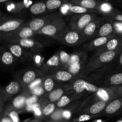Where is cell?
<instances>
[{
  "label": "cell",
  "instance_id": "1",
  "mask_svg": "<svg viewBox=\"0 0 122 122\" xmlns=\"http://www.w3.org/2000/svg\"><path fill=\"white\" fill-rule=\"evenodd\" d=\"M122 51V48L116 51H104L101 52L98 51L96 54L94 55L89 60L88 64H86L85 71L91 72L101 69L106 64L113 61L117 56H119Z\"/></svg>",
  "mask_w": 122,
  "mask_h": 122
},
{
  "label": "cell",
  "instance_id": "2",
  "mask_svg": "<svg viewBox=\"0 0 122 122\" xmlns=\"http://www.w3.org/2000/svg\"><path fill=\"white\" fill-rule=\"evenodd\" d=\"M67 28L66 23L64 19L60 15L56 14V16L47 25L38 31L36 34L52 37L57 40L60 35Z\"/></svg>",
  "mask_w": 122,
  "mask_h": 122
},
{
  "label": "cell",
  "instance_id": "3",
  "mask_svg": "<svg viewBox=\"0 0 122 122\" xmlns=\"http://www.w3.org/2000/svg\"><path fill=\"white\" fill-rule=\"evenodd\" d=\"M57 40L68 46H76L85 40L82 31L67 28L59 36Z\"/></svg>",
  "mask_w": 122,
  "mask_h": 122
},
{
  "label": "cell",
  "instance_id": "4",
  "mask_svg": "<svg viewBox=\"0 0 122 122\" xmlns=\"http://www.w3.org/2000/svg\"><path fill=\"white\" fill-rule=\"evenodd\" d=\"M95 18L92 13H85L73 16L70 20V29L82 31L85 27Z\"/></svg>",
  "mask_w": 122,
  "mask_h": 122
},
{
  "label": "cell",
  "instance_id": "5",
  "mask_svg": "<svg viewBox=\"0 0 122 122\" xmlns=\"http://www.w3.org/2000/svg\"><path fill=\"white\" fill-rule=\"evenodd\" d=\"M35 35H36V32H35L32 29L26 25L12 33L1 35V36L4 39V40L7 41L11 39L31 38Z\"/></svg>",
  "mask_w": 122,
  "mask_h": 122
},
{
  "label": "cell",
  "instance_id": "6",
  "mask_svg": "<svg viewBox=\"0 0 122 122\" xmlns=\"http://www.w3.org/2000/svg\"><path fill=\"white\" fill-rule=\"evenodd\" d=\"M24 21L21 19H11L4 21L0 25L1 35L10 33L23 26Z\"/></svg>",
  "mask_w": 122,
  "mask_h": 122
},
{
  "label": "cell",
  "instance_id": "7",
  "mask_svg": "<svg viewBox=\"0 0 122 122\" xmlns=\"http://www.w3.org/2000/svg\"><path fill=\"white\" fill-rule=\"evenodd\" d=\"M56 15V14H52L42 17L35 18L29 21L26 25L32 29L35 32H36V34L38 31L40 30L45 25H47Z\"/></svg>",
  "mask_w": 122,
  "mask_h": 122
},
{
  "label": "cell",
  "instance_id": "8",
  "mask_svg": "<svg viewBox=\"0 0 122 122\" xmlns=\"http://www.w3.org/2000/svg\"><path fill=\"white\" fill-rule=\"evenodd\" d=\"M6 41L11 44H17L21 47L28 49H39L42 47V45L38 42L32 38H21V39H11Z\"/></svg>",
  "mask_w": 122,
  "mask_h": 122
},
{
  "label": "cell",
  "instance_id": "9",
  "mask_svg": "<svg viewBox=\"0 0 122 122\" xmlns=\"http://www.w3.org/2000/svg\"><path fill=\"white\" fill-rule=\"evenodd\" d=\"M100 23L101 21L99 18H95L85 27L82 32L85 39H91L95 36L100 26Z\"/></svg>",
  "mask_w": 122,
  "mask_h": 122
},
{
  "label": "cell",
  "instance_id": "10",
  "mask_svg": "<svg viewBox=\"0 0 122 122\" xmlns=\"http://www.w3.org/2000/svg\"><path fill=\"white\" fill-rule=\"evenodd\" d=\"M122 48V38L114 35L102 47L100 48L98 52L104 51H116Z\"/></svg>",
  "mask_w": 122,
  "mask_h": 122
},
{
  "label": "cell",
  "instance_id": "11",
  "mask_svg": "<svg viewBox=\"0 0 122 122\" xmlns=\"http://www.w3.org/2000/svg\"><path fill=\"white\" fill-rule=\"evenodd\" d=\"M114 35H115L113 34L108 36H98L91 42L85 45L84 48L87 50H94L96 48H100L104 46L108 41Z\"/></svg>",
  "mask_w": 122,
  "mask_h": 122
},
{
  "label": "cell",
  "instance_id": "12",
  "mask_svg": "<svg viewBox=\"0 0 122 122\" xmlns=\"http://www.w3.org/2000/svg\"><path fill=\"white\" fill-rule=\"evenodd\" d=\"M31 94V93L29 94H21L15 97L12 101V107L17 111H21L25 109L26 99Z\"/></svg>",
  "mask_w": 122,
  "mask_h": 122
},
{
  "label": "cell",
  "instance_id": "13",
  "mask_svg": "<svg viewBox=\"0 0 122 122\" xmlns=\"http://www.w3.org/2000/svg\"><path fill=\"white\" fill-rule=\"evenodd\" d=\"M122 106V98L113 100L108 104L104 109V113L106 114H113L116 113Z\"/></svg>",
  "mask_w": 122,
  "mask_h": 122
},
{
  "label": "cell",
  "instance_id": "14",
  "mask_svg": "<svg viewBox=\"0 0 122 122\" xmlns=\"http://www.w3.org/2000/svg\"><path fill=\"white\" fill-rule=\"evenodd\" d=\"M38 72L33 70H27L24 73L21 77V84L28 88L37 78Z\"/></svg>",
  "mask_w": 122,
  "mask_h": 122
},
{
  "label": "cell",
  "instance_id": "15",
  "mask_svg": "<svg viewBox=\"0 0 122 122\" xmlns=\"http://www.w3.org/2000/svg\"><path fill=\"white\" fill-rule=\"evenodd\" d=\"M107 104V101L102 100H100L93 104L88 108V113L91 115H96L99 114L106 108Z\"/></svg>",
  "mask_w": 122,
  "mask_h": 122
},
{
  "label": "cell",
  "instance_id": "16",
  "mask_svg": "<svg viewBox=\"0 0 122 122\" xmlns=\"http://www.w3.org/2000/svg\"><path fill=\"white\" fill-rule=\"evenodd\" d=\"M113 32H114L113 23L107 22L100 26L97 34L98 36H108L113 35Z\"/></svg>",
  "mask_w": 122,
  "mask_h": 122
},
{
  "label": "cell",
  "instance_id": "17",
  "mask_svg": "<svg viewBox=\"0 0 122 122\" xmlns=\"http://www.w3.org/2000/svg\"><path fill=\"white\" fill-rule=\"evenodd\" d=\"M54 78L60 82H69L74 78L75 75L67 70H59L56 71L53 75Z\"/></svg>",
  "mask_w": 122,
  "mask_h": 122
},
{
  "label": "cell",
  "instance_id": "18",
  "mask_svg": "<svg viewBox=\"0 0 122 122\" xmlns=\"http://www.w3.org/2000/svg\"><path fill=\"white\" fill-rule=\"evenodd\" d=\"M75 4L80 5L89 10H97L100 1L98 0H71Z\"/></svg>",
  "mask_w": 122,
  "mask_h": 122
},
{
  "label": "cell",
  "instance_id": "19",
  "mask_svg": "<svg viewBox=\"0 0 122 122\" xmlns=\"http://www.w3.org/2000/svg\"><path fill=\"white\" fill-rule=\"evenodd\" d=\"M21 87V83L16 81H12L5 88L4 92L8 96H14L20 91Z\"/></svg>",
  "mask_w": 122,
  "mask_h": 122
},
{
  "label": "cell",
  "instance_id": "20",
  "mask_svg": "<svg viewBox=\"0 0 122 122\" xmlns=\"http://www.w3.org/2000/svg\"><path fill=\"white\" fill-rule=\"evenodd\" d=\"M104 81L105 83L108 85L118 86L122 85V71L108 76Z\"/></svg>",
  "mask_w": 122,
  "mask_h": 122
},
{
  "label": "cell",
  "instance_id": "21",
  "mask_svg": "<svg viewBox=\"0 0 122 122\" xmlns=\"http://www.w3.org/2000/svg\"><path fill=\"white\" fill-rule=\"evenodd\" d=\"M47 8L45 2L39 1L35 2L29 7V11L33 15H39L46 12Z\"/></svg>",
  "mask_w": 122,
  "mask_h": 122
},
{
  "label": "cell",
  "instance_id": "22",
  "mask_svg": "<svg viewBox=\"0 0 122 122\" xmlns=\"http://www.w3.org/2000/svg\"><path fill=\"white\" fill-rule=\"evenodd\" d=\"M64 89L62 88H58L54 89L51 92H50L48 96V99L51 102H57L62 96L64 95Z\"/></svg>",
  "mask_w": 122,
  "mask_h": 122
},
{
  "label": "cell",
  "instance_id": "23",
  "mask_svg": "<svg viewBox=\"0 0 122 122\" xmlns=\"http://www.w3.org/2000/svg\"><path fill=\"white\" fill-rule=\"evenodd\" d=\"M45 4L48 10H54L61 8L64 4L67 3V0H45Z\"/></svg>",
  "mask_w": 122,
  "mask_h": 122
},
{
  "label": "cell",
  "instance_id": "24",
  "mask_svg": "<svg viewBox=\"0 0 122 122\" xmlns=\"http://www.w3.org/2000/svg\"><path fill=\"white\" fill-rule=\"evenodd\" d=\"M60 66V61L59 53H57L54 55L52 57L50 58L44 65V68L45 69H52L54 67H57Z\"/></svg>",
  "mask_w": 122,
  "mask_h": 122
},
{
  "label": "cell",
  "instance_id": "25",
  "mask_svg": "<svg viewBox=\"0 0 122 122\" xmlns=\"http://www.w3.org/2000/svg\"><path fill=\"white\" fill-rule=\"evenodd\" d=\"M86 81L82 79H78L73 82L72 85L73 90L76 94H81L86 91L85 84Z\"/></svg>",
  "mask_w": 122,
  "mask_h": 122
},
{
  "label": "cell",
  "instance_id": "26",
  "mask_svg": "<svg viewBox=\"0 0 122 122\" xmlns=\"http://www.w3.org/2000/svg\"><path fill=\"white\" fill-rule=\"evenodd\" d=\"M86 55L84 53L77 52V53L73 54L70 55V60H69L68 64L66 66V67L77 64L84 60H86Z\"/></svg>",
  "mask_w": 122,
  "mask_h": 122
},
{
  "label": "cell",
  "instance_id": "27",
  "mask_svg": "<svg viewBox=\"0 0 122 122\" xmlns=\"http://www.w3.org/2000/svg\"><path fill=\"white\" fill-rule=\"evenodd\" d=\"M85 64L86 60H84L82 61L79 62V63H77V64L69 66H67L66 67L67 69V70H69L71 73H72L73 75L76 76V75H77L82 70V69H83V67H84V66Z\"/></svg>",
  "mask_w": 122,
  "mask_h": 122
},
{
  "label": "cell",
  "instance_id": "28",
  "mask_svg": "<svg viewBox=\"0 0 122 122\" xmlns=\"http://www.w3.org/2000/svg\"><path fill=\"white\" fill-rule=\"evenodd\" d=\"M9 51L12 53V54L17 58H20L23 56L22 47L20 45L17 44H12L8 45Z\"/></svg>",
  "mask_w": 122,
  "mask_h": 122
},
{
  "label": "cell",
  "instance_id": "29",
  "mask_svg": "<svg viewBox=\"0 0 122 122\" xmlns=\"http://www.w3.org/2000/svg\"><path fill=\"white\" fill-rule=\"evenodd\" d=\"M42 86L46 93H50L54 88L55 83L54 79L51 77H46L42 82Z\"/></svg>",
  "mask_w": 122,
  "mask_h": 122
},
{
  "label": "cell",
  "instance_id": "30",
  "mask_svg": "<svg viewBox=\"0 0 122 122\" xmlns=\"http://www.w3.org/2000/svg\"><path fill=\"white\" fill-rule=\"evenodd\" d=\"M14 57L10 51H5L1 55V61L4 65H11L14 62Z\"/></svg>",
  "mask_w": 122,
  "mask_h": 122
},
{
  "label": "cell",
  "instance_id": "31",
  "mask_svg": "<svg viewBox=\"0 0 122 122\" xmlns=\"http://www.w3.org/2000/svg\"><path fill=\"white\" fill-rule=\"evenodd\" d=\"M56 110V105L54 102H49L42 108V117L50 116Z\"/></svg>",
  "mask_w": 122,
  "mask_h": 122
},
{
  "label": "cell",
  "instance_id": "32",
  "mask_svg": "<svg viewBox=\"0 0 122 122\" xmlns=\"http://www.w3.org/2000/svg\"><path fill=\"white\" fill-rule=\"evenodd\" d=\"M69 11L71 13L76 14H82L89 12V10L77 4H70Z\"/></svg>",
  "mask_w": 122,
  "mask_h": 122
},
{
  "label": "cell",
  "instance_id": "33",
  "mask_svg": "<svg viewBox=\"0 0 122 122\" xmlns=\"http://www.w3.org/2000/svg\"><path fill=\"white\" fill-rule=\"evenodd\" d=\"M101 13L104 14H110L113 12V8L112 5L107 2H100L98 9Z\"/></svg>",
  "mask_w": 122,
  "mask_h": 122
},
{
  "label": "cell",
  "instance_id": "34",
  "mask_svg": "<svg viewBox=\"0 0 122 122\" xmlns=\"http://www.w3.org/2000/svg\"><path fill=\"white\" fill-rule=\"evenodd\" d=\"M71 101V98L69 97L67 95H64L61 97V98L58 100L56 103V106L58 108H61L63 107H65L67 105L70 103Z\"/></svg>",
  "mask_w": 122,
  "mask_h": 122
},
{
  "label": "cell",
  "instance_id": "35",
  "mask_svg": "<svg viewBox=\"0 0 122 122\" xmlns=\"http://www.w3.org/2000/svg\"><path fill=\"white\" fill-rule=\"evenodd\" d=\"M5 114L10 119H11V120L13 122H20V119H19L18 112L16 110L13 108V107H12V108L7 110Z\"/></svg>",
  "mask_w": 122,
  "mask_h": 122
},
{
  "label": "cell",
  "instance_id": "36",
  "mask_svg": "<svg viewBox=\"0 0 122 122\" xmlns=\"http://www.w3.org/2000/svg\"><path fill=\"white\" fill-rule=\"evenodd\" d=\"M60 66H66L69 63L70 58V55L64 51H61L59 52Z\"/></svg>",
  "mask_w": 122,
  "mask_h": 122
},
{
  "label": "cell",
  "instance_id": "37",
  "mask_svg": "<svg viewBox=\"0 0 122 122\" xmlns=\"http://www.w3.org/2000/svg\"><path fill=\"white\" fill-rule=\"evenodd\" d=\"M63 110L60 109V108L55 110V112L50 116L51 120L57 122H61L63 120H64L63 117Z\"/></svg>",
  "mask_w": 122,
  "mask_h": 122
},
{
  "label": "cell",
  "instance_id": "38",
  "mask_svg": "<svg viewBox=\"0 0 122 122\" xmlns=\"http://www.w3.org/2000/svg\"><path fill=\"white\" fill-rule=\"evenodd\" d=\"M30 92L31 94H32V95H36V96L38 97H40L41 96V95H44L45 90H44V88H43L42 85H41L37 86L33 88V89L30 90Z\"/></svg>",
  "mask_w": 122,
  "mask_h": 122
},
{
  "label": "cell",
  "instance_id": "39",
  "mask_svg": "<svg viewBox=\"0 0 122 122\" xmlns=\"http://www.w3.org/2000/svg\"><path fill=\"white\" fill-rule=\"evenodd\" d=\"M38 102H39V97L31 94L26 99V107L31 106V105L35 104Z\"/></svg>",
  "mask_w": 122,
  "mask_h": 122
},
{
  "label": "cell",
  "instance_id": "40",
  "mask_svg": "<svg viewBox=\"0 0 122 122\" xmlns=\"http://www.w3.org/2000/svg\"><path fill=\"white\" fill-rule=\"evenodd\" d=\"M85 88L86 91L89 92H92V93L97 92L100 89V88H98L96 85H95L92 84V83H89V82H87V81L86 82Z\"/></svg>",
  "mask_w": 122,
  "mask_h": 122
},
{
  "label": "cell",
  "instance_id": "41",
  "mask_svg": "<svg viewBox=\"0 0 122 122\" xmlns=\"http://www.w3.org/2000/svg\"><path fill=\"white\" fill-rule=\"evenodd\" d=\"M92 117H94V116L91 115V114H82L77 119H76L75 122H83L88 121V120H91Z\"/></svg>",
  "mask_w": 122,
  "mask_h": 122
},
{
  "label": "cell",
  "instance_id": "42",
  "mask_svg": "<svg viewBox=\"0 0 122 122\" xmlns=\"http://www.w3.org/2000/svg\"><path fill=\"white\" fill-rule=\"evenodd\" d=\"M114 27V32L119 35H122V22L117 21L113 23Z\"/></svg>",
  "mask_w": 122,
  "mask_h": 122
},
{
  "label": "cell",
  "instance_id": "43",
  "mask_svg": "<svg viewBox=\"0 0 122 122\" xmlns=\"http://www.w3.org/2000/svg\"><path fill=\"white\" fill-rule=\"evenodd\" d=\"M63 117L64 120H67L71 118V112L69 110H63Z\"/></svg>",
  "mask_w": 122,
  "mask_h": 122
},
{
  "label": "cell",
  "instance_id": "44",
  "mask_svg": "<svg viewBox=\"0 0 122 122\" xmlns=\"http://www.w3.org/2000/svg\"><path fill=\"white\" fill-rule=\"evenodd\" d=\"M113 19L117 21L122 22V14H113Z\"/></svg>",
  "mask_w": 122,
  "mask_h": 122
},
{
  "label": "cell",
  "instance_id": "45",
  "mask_svg": "<svg viewBox=\"0 0 122 122\" xmlns=\"http://www.w3.org/2000/svg\"><path fill=\"white\" fill-rule=\"evenodd\" d=\"M1 122H13L12 121L11 119H10L7 116L5 115L1 118Z\"/></svg>",
  "mask_w": 122,
  "mask_h": 122
},
{
  "label": "cell",
  "instance_id": "46",
  "mask_svg": "<svg viewBox=\"0 0 122 122\" xmlns=\"http://www.w3.org/2000/svg\"><path fill=\"white\" fill-rule=\"evenodd\" d=\"M118 63H119V65L122 66V51L120 53V54H119V60H118Z\"/></svg>",
  "mask_w": 122,
  "mask_h": 122
},
{
  "label": "cell",
  "instance_id": "47",
  "mask_svg": "<svg viewBox=\"0 0 122 122\" xmlns=\"http://www.w3.org/2000/svg\"><path fill=\"white\" fill-rule=\"evenodd\" d=\"M118 91H119V95L122 96V88H118Z\"/></svg>",
  "mask_w": 122,
  "mask_h": 122
},
{
  "label": "cell",
  "instance_id": "48",
  "mask_svg": "<svg viewBox=\"0 0 122 122\" xmlns=\"http://www.w3.org/2000/svg\"><path fill=\"white\" fill-rule=\"evenodd\" d=\"M29 122H41V121L38 119H35V120H32V121H30Z\"/></svg>",
  "mask_w": 122,
  "mask_h": 122
},
{
  "label": "cell",
  "instance_id": "49",
  "mask_svg": "<svg viewBox=\"0 0 122 122\" xmlns=\"http://www.w3.org/2000/svg\"><path fill=\"white\" fill-rule=\"evenodd\" d=\"M8 1V0H0V2L1 3H4V2H6Z\"/></svg>",
  "mask_w": 122,
  "mask_h": 122
},
{
  "label": "cell",
  "instance_id": "50",
  "mask_svg": "<svg viewBox=\"0 0 122 122\" xmlns=\"http://www.w3.org/2000/svg\"><path fill=\"white\" fill-rule=\"evenodd\" d=\"M57 122L54 121V120H51V121H48V122Z\"/></svg>",
  "mask_w": 122,
  "mask_h": 122
},
{
  "label": "cell",
  "instance_id": "51",
  "mask_svg": "<svg viewBox=\"0 0 122 122\" xmlns=\"http://www.w3.org/2000/svg\"><path fill=\"white\" fill-rule=\"evenodd\" d=\"M96 122H102V121H101V120H98Z\"/></svg>",
  "mask_w": 122,
  "mask_h": 122
},
{
  "label": "cell",
  "instance_id": "52",
  "mask_svg": "<svg viewBox=\"0 0 122 122\" xmlns=\"http://www.w3.org/2000/svg\"><path fill=\"white\" fill-rule=\"evenodd\" d=\"M122 122V120H118L117 122Z\"/></svg>",
  "mask_w": 122,
  "mask_h": 122
}]
</instances>
